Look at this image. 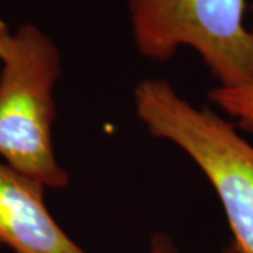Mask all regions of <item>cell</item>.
I'll use <instances>...</instances> for the list:
<instances>
[{
    "instance_id": "4",
    "label": "cell",
    "mask_w": 253,
    "mask_h": 253,
    "mask_svg": "<svg viewBox=\"0 0 253 253\" xmlns=\"http://www.w3.org/2000/svg\"><path fill=\"white\" fill-rule=\"evenodd\" d=\"M44 191L0 161V245L13 253H86L51 215Z\"/></svg>"
},
{
    "instance_id": "3",
    "label": "cell",
    "mask_w": 253,
    "mask_h": 253,
    "mask_svg": "<svg viewBox=\"0 0 253 253\" xmlns=\"http://www.w3.org/2000/svg\"><path fill=\"white\" fill-rule=\"evenodd\" d=\"M245 0H129L136 48L152 61L190 46L219 87L253 79V28L245 26Z\"/></svg>"
},
{
    "instance_id": "5",
    "label": "cell",
    "mask_w": 253,
    "mask_h": 253,
    "mask_svg": "<svg viewBox=\"0 0 253 253\" xmlns=\"http://www.w3.org/2000/svg\"><path fill=\"white\" fill-rule=\"evenodd\" d=\"M211 101L235 118L245 131L253 132V79L236 87L217 86L210 93Z\"/></svg>"
},
{
    "instance_id": "7",
    "label": "cell",
    "mask_w": 253,
    "mask_h": 253,
    "mask_svg": "<svg viewBox=\"0 0 253 253\" xmlns=\"http://www.w3.org/2000/svg\"><path fill=\"white\" fill-rule=\"evenodd\" d=\"M11 40H13V34L9 31L6 23L0 20V61L9 52Z\"/></svg>"
},
{
    "instance_id": "6",
    "label": "cell",
    "mask_w": 253,
    "mask_h": 253,
    "mask_svg": "<svg viewBox=\"0 0 253 253\" xmlns=\"http://www.w3.org/2000/svg\"><path fill=\"white\" fill-rule=\"evenodd\" d=\"M149 253H180L177 251V248L174 246L172 242V239L168 235H163V234H158L152 238L151 241V249ZM221 253H236L235 249L231 246H228L226 249H224Z\"/></svg>"
},
{
    "instance_id": "2",
    "label": "cell",
    "mask_w": 253,
    "mask_h": 253,
    "mask_svg": "<svg viewBox=\"0 0 253 253\" xmlns=\"http://www.w3.org/2000/svg\"><path fill=\"white\" fill-rule=\"evenodd\" d=\"M0 73V161L49 189H62L69 174L52 144L56 117L54 90L61 56L34 24L13 34Z\"/></svg>"
},
{
    "instance_id": "1",
    "label": "cell",
    "mask_w": 253,
    "mask_h": 253,
    "mask_svg": "<svg viewBox=\"0 0 253 253\" xmlns=\"http://www.w3.org/2000/svg\"><path fill=\"white\" fill-rule=\"evenodd\" d=\"M134 109L148 132L180 148L211 183L224 208L236 253H253V145L236 126L183 99L165 79H144Z\"/></svg>"
}]
</instances>
